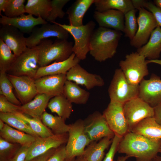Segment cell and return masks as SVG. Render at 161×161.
Here are the masks:
<instances>
[{
    "label": "cell",
    "instance_id": "44",
    "mask_svg": "<svg viewBox=\"0 0 161 161\" xmlns=\"http://www.w3.org/2000/svg\"><path fill=\"white\" fill-rule=\"evenodd\" d=\"M122 137L114 135L110 148L102 161H114L115 155L117 151L119 144Z\"/></svg>",
    "mask_w": 161,
    "mask_h": 161
},
{
    "label": "cell",
    "instance_id": "29",
    "mask_svg": "<svg viewBox=\"0 0 161 161\" xmlns=\"http://www.w3.org/2000/svg\"><path fill=\"white\" fill-rule=\"evenodd\" d=\"M0 137L8 142L18 144L21 146L31 144L37 138L14 129L6 123L3 129L0 131Z\"/></svg>",
    "mask_w": 161,
    "mask_h": 161
},
{
    "label": "cell",
    "instance_id": "8",
    "mask_svg": "<svg viewBox=\"0 0 161 161\" xmlns=\"http://www.w3.org/2000/svg\"><path fill=\"white\" fill-rule=\"evenodd\" d=\"M39 52L36 47H27L26 50L17 57L7 73L15 76H26L34 79L39 66Z\"/></svg>",
    "mask_w": 161,
    "mask_h": 161
},
{
    "label": "cell",
    "instance_id": "37",
    "mask_svg": "<svg viewBox=\"0 0 161 161\" xmlns=\"http://www.w3.org/2000/svg\"><path fill=\"white\" fill-rule=\"evenodd\" d=\"M16 57L10 48L0 39V71L7 73Z\"/></svg>",
    "mask_w": 161,
    "mask_h": 161
},
{
    "label": "cell",
    "instance_id": "43",
    "mask_svg": "<svg viewBox=\"0 0 161 161\" xmlns=\"http://www.w3.org/2000/svg\"><path fill=\"white\" fill-rule=\"evenodd\" d=\"M20 106L11 103L4 96L0 95V112L14 113L19 112Z\"/></svg>",
    "mask_w": 161,
    "mask_h": 161
},
{
    "label": "cell",
    "instance_id": "46",
    "mask_svg": "<svg viewBox=\"0 0 161 161\" xmlns=\"http://www.w3.org/2000/svg\"><path fill=\"white\" fill-rule=\"evenodd\" d=\"M66 156L65 145H63L56 149L47 161H64Z\"/></svg>",
    "mask_w": 161,
    "mask_h": 161
},
{
    "label": "cell",
    "instance_id": "22",
    "mask_svg": "<svg viewBox=\"0 0 161 161\" xmlns=\"http://www.w3.org/2000/svg\"><path fill=\"white\" fill-rule=\"evenodd\" d=\"M80 60L73 53L67 59L61 62H54L53 63L38 69L34 79L47 75L66 74L73 66L79 64Z\"/></svg>",
    "mask_w": 161,
    "mask_h": 161
},
{
    "label": "cell",
    "instance_id": "41",
    "mask_svg": "<svg viewBox=\"0 0 161 161\" xmlns=\"http://www.w3.org/2000/svg\"><path fill=\"white\" fill-rule=\"evenodd\" d=\"M21 146L18 144L8 142L0 137V161H8Z\"/></svg>",
    "mask_w": 161,
    "mask_h": 161
},
{
    "label": "cell",
    "instance_id": "28",
    "mask_svg": "<svg viewBox=\"0 0 161 161\" xmlns=\"http://www.w3.org/2000/svg\"><path fill=\"white\" fill-rule=\"evenodd\" d=\"M63 95L72 103L78 104H86L90 95L89 92L78 84L67 80L64 86Z\"/></svg>",
    "mask_w": 161,
    "mask_h": 161
},
{
    "label": "cell",
    "instance_id": "17",
    "mask_svg": "<svg viewBox=\"0 0 161 161\" xmlns=\"http://www.w3.org/2000/svg\"><path fill=\"white\" fill-rule=\"evenodd\" d=\"M67 80L84 86L88 90L95 87H101L105 82L99 75L88 72L79 64L72 67L66 74Z\"/></svg>",
    "mask_w": 161,
    "mask_h": 161
},
{
    "label": "cell",
    "instance_id": "11",
    "mask_svg": "<svg viewBox=\"0 0 161 161\" xmlns=\"http://www.w3.org/2000/svg\"><path fill=\"white\" fill-rule=\"evenodd\" d=\"M123 104L110 101L103 114L114 134L123 137L129 132L123 111Z\"/></svg>",
    "mask_w": 161,
    "mask_h": 161
},
{
    "label": "cell",
    "instance_id": "15",
    "mask_svg": "<svg viewBox=\"0 0 161 161\" xmlns=\"http://www.w3.org/2000/svg\"><path fill=\"white\" fill-rule=\"evenodd\" d=\"M138 97L154 108L161 103V79L153 74L149 79H144L139 84Z\"/></svg>",
    "mask_w": 161,
    "mask_h": 161
},
{
    "label": "cell",
    "instance_id": "2",
    "mask_svg": "<svg viewBox=\"0 0 161 161\" xmlns=\"http://www.w3.org/2000/svg\"><path fill=\"white\" fill-rule=\"evenodd\" d=\"M122 35L120 31L99 27L95 30L91 39L90 54L99 62L112 58L117 52Z\"/></svg>",
    "mask_w": 161,
    "mask_h": 161
},
{
    "label": "cell",
    "instance_id": "42",
    "mask_svg": "<svg viewBox=\"0 0 161 161\" xmlns=\"http://www.w3.org/2000/svg\"><path fill=\"white\" fill-rule=\"evenodd\" d=\"M69 0H52L51 1V9L46 21L51 23L55 21L57 18H62L65 13L62 9Z\"/></svg>",
    "mask_w": 161,
    "mask_h": 161
},
{
    "label": "cell",
    "instance_id": "19",
    "mask_svg": "<svg viewBox=\"0 0 161 161\" xmlns=\"http://www.w3.org/2000/svg\"><path fill=\"white\" fill-rule=\"evenodd\" d=\"M67 80L66 74L43 76L35 80L38 94L54 96L63 94L64 86Z\"/></svg>",
    "mask_w": 161,
    "mask_h": 161
},
{
    "label": "cell",
    "instance_id": "5",
    "mask_svg": "<svg viewBox=\"0 0 161 161\" xmlns=\"http://www.w3.org/2000/svg\"><path fill=\"white\" fill-rule=\"evenodd\" d=\"M148 63L144 56L136 52L126 55L125 59L120 61L119 66L128 82L137 85L148 75Z\"/></svg>",
    "mask_w": 161,
    "mask_h": 161
},
{
    "label": "cell",
    "instance_id": "21",
    "mask_svg": "<svg viewBox=\"0 0 161 161\" xmlns=\"http://www.w3.org/2000/svg\"><path fill=\"white\" fill-rule=\"evenodd\" d=\"M93 17L99 27L123 32L124 14L120 11L114 10L102 12L95 11Z\"/></svg>",
    "mask_w": 161,
    "mask_h": 161
},
{
    "label": "cell",
    "instance_id": "10",
    "mask_svg": "<svg viewBox=\"0 0 161 161\" xmlns=\"http://www.w3.org/2000/svg\"><path fill=\"white\" fill-rule=\"evenodd\" d=\"M137 10V30L134 38L130 40V45L137 49L147 42L151 33L158 26L151 13L143 8H139Z\"/></svg>",
    "mask_w": 161,
    "mask_h": 161
},
{
    "label": "cell",
    "instance_id": "47",
    "mask_svg": "<svg viewBox=\"0 0 161 161\" xmlns=\"http://www.w3.org/2000/svg\"><path fill=\"white\" fill-rule=\"evenodd\" d=\"M57 148H52L44 153L32 159L29 161H47Z\"/></svg>",
    "mask_w": 161,
    "mask_h": 161
},
{
    "label": "cell",
    "instance_id": "54",
    "mask_svg": "<svg viewBox=\"0 0 161 161\" xmlns=\"http://www.w3.org/2000/svg\"><path fill=\"white\" fill-rule=\"evenodd\" d=\"M2 120L0 119V131L2 130L4 128L5 123Z\"/></svg>",
    "mask_w": 161,
    "mask_h": 161
},
{
    "label": "cell",
    "instance_id": "6",
    "mask_svg": "<svg viewBox=\"0 0 161 161\" xmlns=\"http://www.w3.org/2000/svg\"><path fill=\"white\" fill-rule=\"evenodd\" d=\"M108 91L110 101L124 104L138 97L139 85L129 83L121 70L117 69L115 71Z\"/></svg>",
    "mask_w": 161,
    "mask_h": 161
},
{
    "label": "cell",
    "instance_id": "45",
    "mask_svg": "<svg viewBox=\"0 0 161 161\" xmlns=\"http://www.w3.org/2000/svg\"><path fill=\"white\" fill-rule=\"evenodd\" d=\"M30 144L21 146L16 152L8 161H24Z\"/></svg>",
    "mask_w": 161,
    "mask_h": 161
},
{
    "label": "cell",
    "instance_id": "16",
    "mask_svg": "<svg viewBox=\"0 0 161 161\" xmlns=\"http://www.w3.org/2000/svg\"><path fill=\"white\" fill-rule=\"evenodd\" d=\"M7 75L22 105L31 101L38 94L34 78L28 76Z\"/></svg>",
    "mask_w": 161,
    "mask_h": 161
},
{
    "label": "cell",
    "instance_id": "51",
    "mask_svg": "<svg viewBox=\"0 0 161 161\" xmlns=\"http://www.w3.org/2000/svg\"><path fill=\"white\" fill-rule=\"evenodd\" d=\"M153 2L155 5L161 9V0H154Z\"/></svg>",
    "mask_w": 161,
    "mask_h": 161
},
{
    "label": "cell",
    "instance_id": "49",
    "mask_svg": "<svg viewBox=\"0 0 161 161\" xmlns=\"http://www.w3.org/2000/svg\"><path fill=\"white\" fill-rule=\"evenodd\" d=\"M8 0H0V14L1 11L4 12Z\"/></svg>",
    "mask_w": 161,
    "mask_h": 161
},
{
    "label": "cell",
    "instance_id": "30",
    "mask_svg": "<svg viewBox=\"0 0 161 161\" xmlns=\"http://www.w3.org/2000/svg\"><path fill=\"white\" fill-rule=\"evenodd\" d=\"M47 107L52 112L56 113L65 120L69 118L73 112L72 103L63 94L52 98Z\"/></svg>",
    "mask_w": 161,
    "mask_h": 161
},
{
    "label": "cell",
    "instance_id": "35",
    "mask_svg": "<svg viewBox=\"0 0 161 161\" xmlns=\"http://www.w3.org/2000/svg\"><path fill=\"white\" fill-rule=\"evenodd\" d=\"M14 114L24 120L38 137H45L54 135L51 130L46 126L41 120L29 117L19 112Z\"/></svg>",
    "mask_w": 161,
    "mask_h": 161
},
{
    "label": "cell",
    "instance_id": "39",
    "mask_svg": "<svg viewBox=\"0 0 161 161\" xmlns=\"http://www.w3.org/2000/svg\"><path fill=\"white\" fill-rule=\"evenodd\" d=\"M135 9L138 10L140 7L148 10L154 16L158 26L161 27V9L154 3L143 0H132Z\"/></svg>",
    "mask_w": 161,
    "mask_h": 161
},
{
    "label": "cell",
    "instance_id": "34",
    "mask_svg": "<svg viewBox=\"0 0 161 161\" xmlns=\"http://www.w3.org/2000/svg\"><path fill=\"white\" fill-rule=\"evenodd\" d=\"M0 119L11 127L36 137H39L24 120L14 113L0 112Z\"/></svg>",
    "mask_w": 161,
    "mask_h": 161
},
{
    "label": "cell",
    "instance_id": "14",
    "mask_svg": "<svg viewBox=\"0 0 161 161\" xmlns=\"http://www.w3.org/2000/svg\"><path fill=\"white\" fill-rule=\"evenodd\" d=\"M68 138V133L62 134H54L45 137H37L30 145L24 161H29L52 148H57L64 145L67 143Z\"/></svg>",
    "mask_w": 161,
    "mask_h": 161
},
{
    "label": "cell",
    "instance_id": "12",
    "mask_svg": "<svg viewBox=\"0 0 161 161\" xmlns=\"http://www.w3.org/2000/svg\"><path fill=\"white\" fill-rule=\"evenodd\" d=\"M84 121L85 133L92 142L105 137L112 139L114 134L108 126L103 114L96 111L89 115Z\"/></svg>",
    "mask_w": 161,
    "mask_h": 161
},
{
    "label": "cell",
    "instance_id": "36",
    "mask_svg": "<svg viewBox=\"0 0 161 161\" xmlns=\"http://www.w3.org/2000/svg\"><path fill=\"white\" fill-rule=\"evenodd\" d=\"M13 86L6 72L0 71V95H3L11 103L21 106L22 104L16 97L13 90Z\"/></svg>",
    "mask_w": 161,
    "mask_h": 161
},
{
    "label": "cell",
    "instance_id": "7",
    "mask_svg": "<svg viewBox=\"0 0 161 161\" xmlns=\"http://www.w3.org/2000/svg\"><path fill=\"white\" fill-rule=\"evenodd\" d=\"M69 126L66 158H73L83 155L85 147L92 141L85 132L83 120L79 119Z\"/></svg>",
    "mask_w": 161,
    "mask_h": 161
},
{
    "label": "cell",
    "instance_id": "4",
    "mask_svg": "<svg viewBox=\"0 0 161 161\" xmlns=\"http://www.w3.org/2000/svg\"><path fill=\"white\" fill-rule=\"evenodd\" d=\"M51 23L59 25L72 36L74 40L73 53L80 61L85 59L89 51L90 41L95 30V23L91 21L85 25L74 27L55 21Z\"/></svg>",
    "mask_w": 161,
    "mask_h": 161
},
{
    "label": "cell",
    "instance_id": "52",
    "mask_svg": "<svg viewBox=\"0 0 161 161\" xmlns=\"http://www.w3.org/2000/svg\"><path fill=\"white\" fill-rule=\"evenodd\" d=\"M149 161H161V156L157 155Z\"/></svg>",
    "mask_w": 161,
    "mask_h": 161
},
{
    "label": "cell",
    "instance_id": "26",
    "mask_svg": "<svg viewBox=\"0 0 161 161\" xmlns=\"http://www.w3.org/2000/svg\"><path fill=\"white\" fill-rule=\"evenodd\" d=\"M95 0H77L68 8L66 13L68 15L69 25L74 27L83 25V16Z\"/></svg>",
    "mask_w": 161,
    "mask_h": 161
},
{
    "label": "cell",
    "instance_id": "25",
    "mask_svg": "<svg viewBox=\"0 0 161 161\" xmlns=\"http://www.w3.org/2000/svg\"><path fill=\"white\" fill-rule=\"evenodd\" d=\"M131 132L150 139L161 140V125L154 117L141 121L132 129Z\"/></svg>",
    "mask_w": 161,
    "mask_h": 161
},
{
    "label": "cell",
    "instance_id": "20",
    "mask_svg": "<svg viewBox=\"0 0 161 161\" xmlns=\"http://www.w3.org/2000/svg\"><path fill=\"white\" fill-rule=\"evenodd\" d=\"M0 23L3 25H8L13 26L19 30L23 33H29L32 31L35 27L38 25L47 23V22L41 17L37 18L32 15L23 14L19 16L9 18L1 14Z\"/></svg>",
    "mask_w": 161,
    "mask_h": 161
},
{
    "label": "cell",
    "instance_id": "40",
    "mask_svg": "<svg viewBox=\"0 0 161 161\" xmlns=\"http://www.w3.org/2000/svg\"><path fill=\"white\" fill-rule=\"evenodd\" d=\"M25 0H8L4 12L5 16L9 18L20 16L26 13L24 3Z\"/></svg>",
    "mask_w": 161,
    "mask_h": 161
},
{
    "label": "cell",
    "instance_id": "56",
    "mask_svg": "<svg viewBox=\"0 0 161 161\" xmlns=\"http://www.w3.org/2000/svg\"></svg>",
    "mask_w": 161,
    "mask_h": 161
},
{
    "label": "cell",
    "instance_id": "50",
    "mask_svg": "<svg viewBox=\"0 0 161 161\" xmlns=\"http://www.w3.org/2000/svg\"><path fill=\"white\" fill-rule=\"evenodd\" d=\"M130 157L127 155L118 157L116 161H126Z\"/></svg>",
    "mask_w": 161,
    "mask_h": 161
},
{
    "label": "cell",
    "instance_id": "33",
    "mask_svg": "<svg viewBox=\"0 0 161 161\" xmlns=\"http://www.w3.org/2000/svg\"><path fill=\"white\" fill-rule=\"evenodd\" d=\"M51 9L50 0H28L25 5L26 13L41 17L46 21Z\"/></svg>",
    "mask_w": 161,
    "mask_h": 161
},
{
    "label": "cell",
    "instance_id": "53",
    "mask_svg": "<svg viewBox=\"0 0 161 161\" xmlns=\"http://www.w3.org/2000/svg\"><path fill=\"white\" fill-rule=\"evenodd\" d=\"M76 161H87V160L82 155L77 157L76 158Z\"/></svg>",
    "mask_w": 161,
    "mask_h": 161
},
{
    "label": "cell",
    "instance_id": "55",
    "mask_svg": "<svg viewBox=\"0 0 161 161\" xmlns=\"http://www.w3.org/2000/svg\"><path fill=\"white\" fill-rule=\"evenodd\" d=\"M64 161H76L75 158H66Z\"/></svg>",
    "mask_w": 161,
    "mask_h": 161
},
{
    "label": "cell",
    "instance_id": "13",
    "mask_svg": "<svg viewBox=\"0 0 161 161\" xmlns=\"http://www.w3.org/2000/svg\"><path fill=\"white\" fill-rule=\"evenodd\" d=\"M69 34L68 32L59 25L47 23L41 25L40 27L34 28L30 35L26 38L27 46L30 48H34L42 40L50 37L67 40Z\"/></svg>",
    "mask_w": 161,
    "mask_h": 161
},
{
    "label": "cell",
    "instance_id": "27",
    "mask_svg": "<svg viewBox=\"0 0 161 161\" xmlns=\"http://www.w3.org/2000/svg\"><path fill=\"white\" fill-rule=\"evenodd\" d=\"M112 139L105 137L98 142H91L85 149L82 156L87 161H102L105 150L112 143Z\"/></svg>",
    "mask_w": 161,
    "mask_h": 161
},
{
    "label": "cell",
    "instance_id": "32",
    "mask_svg": "<svg viewBox=\"0 0 161 161\" xmlns=\"http://www.w3.org/2000/svg\"><path fill=\"white\" fill-rule=\"evenodd\" d=\"M65 120L61 117L54 116L46 111L43 113L41 117L43 123L56 135L68 133L69 126L65 123Z\"/></svg>",
    "mask_w": 161,
    "mask_h": 161
},
{
    "label": "cell",
    "instance_id": "1",
    "mask_svg": "<svg viewBox=\"0 0 161 161\" xmlns=\"http://www.w3.org/2000/svg\"><path fill=\"white\" fill-rule=\"evenodd\" d=\"M117 152L134 157L136 161H149L161 152V140L151 139L129 132L121 139Z\"/></svg>",
    "mask_w": 161,
    "mask_h": 161
},
{
    "label": "cell",
    "instance_id": "18",
    "mask_svg": "<svg viewBox=\"0 0 161 161\" xmlns=\"http://www.w3.org/2000/svg\"><path fill=\"white\" fill-rule=\"evenodd\" d=\"M24 33L17 28L10 25H3L0 29V39L12 51L17 57L27 47L26 38Z\"/></svg>",
    "mask_w": 161,
    "mask_h": 161
},
{
    "label": "cell",
    "instance_id": "38",
    "mask_svg": "<svg viewBox=\"0 0 161 161\" xmlns=\"http://www.w3.org/2000/svg\"><path fill=\"white\" fill-rule=\"evenodd\" d=\"M136 9L131 10L124 14V27L123 32L125 36L130 40L135 36L137 30L138 24Z\"/></svg>",
    "mask_w": 161,
    "mask_h": 161
},
{
    "label": "cell",
    "instance_id": "3",
    "mask_svg": "<svg viewBox=\"0 0 161 161\" xmlns=\"http://www.w3.org/2000/svg\"><path fill=\"white\" fill-rule=\"evenodd\" d=\"M73 43L67 40L57 39L54 42L46 39L36 47L39 52L40 67L47 66L53 61L61 62L68 59L73 53Z\"/></svg>",
    "mask_w": 161,
    "mask_h": 161
},
{
    "label": "cell",
    "instance_id": "23",
    "mask_svg": "<svg viewBox=\"0 0 161 161\" xmlns=\"http://www.w3.org/2000/svg\"><path fill=\"white\" fill-rule=\"evenodd\" d=\"M52 97L38 94L31 101L20 106L19 112L41 121L43 114Z\"/></svg>",
    "mask_w": 161,
    "mask_h": 161
},
{
    "label": "cell",
    "instance_id": "9",
    "mask_svg": "<svg viewBox=\"0 0 161 161\" xmlns=\"http://www.w3.org/2000/svg\"><path fill=\"white\" fill-rule=\"evenodd\" d=\"M123 111L129 132L141 121L154 115V108L138 97L124 103Z\"/></svg>",
    "mask_w": 161,
    "mask_h": 161
},
{
    "label": "cell",
    "instance_id": "24",
    "mask_svg": "<svg viewBox=\"0 0 161 161\" xmlns=\"http://www.w3.org/2000/svg\"><path fill=\"white\" fill-rule=\"evenodd\" d=\"M137 52L150 60L158 58L161 52V28L157 26L153 31L147 42L137 49Z\"/></svg>",
    "mask_w": 161,
    "mask_h": 161
},
{
    "label": "cell",
    "instance_id": "48",
    "mask_svg": "<svg viewBox=\"0 0 161 161\" xmlns=\"http://www.w3.org/2000/svg\"><path fill=\"white\" fill-rule=\"evenodd\" d=\"M154 117L156 121L161 125V103L154 108Z\"/></svg>",
    "mask_w": 161,
    "mask_h": 161
},
{
    "label": "cell",
    "instance_id": "31",
    "mask_svg": "<svg viewBox=\"0 0 161 161\" xmlns=\"http://www.w3.org/2000/svg\"><path fill=\"white\" fill-rule=\"evenodd\" d=\"M96 11L102 12L110 10L120 11L124 14L135 9L131 0H95Z\"/></svg>",
    "mask_w": 161,
    "mask_h": 161
}]
</instances>
